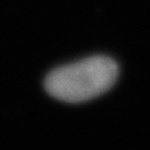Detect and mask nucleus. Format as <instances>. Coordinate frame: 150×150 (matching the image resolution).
<instances>
[{
    "label": "nucleus",
    "instance_id": "f257e3e1",
    "mask_svg": "<svg viewBox=\"0 0 150 150\" xmlns=\"http://www.w3.org/2000/svg\"><path fill=\"white\" fill-rule=\"evenodd\" d=\"M119 65L105 55H94L53 69L44 79L50 96L76 104L103 95L114 86Z\"/></svg>",
    "mask_w": 150,
    "mask_h": 150
}]
</instances>
